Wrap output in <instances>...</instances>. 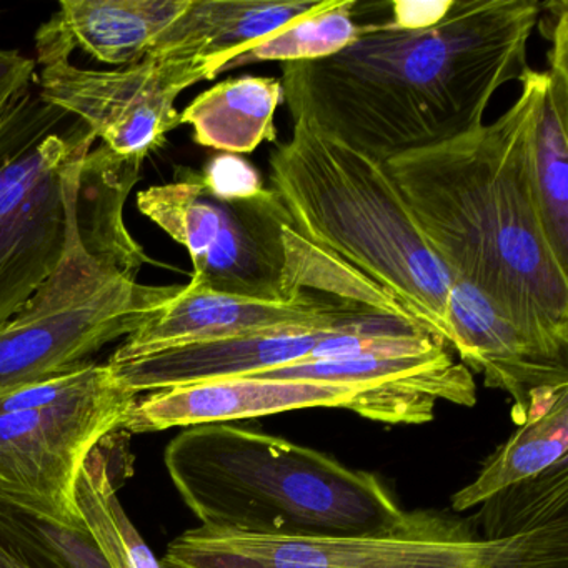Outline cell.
Segmentation results:
<instances>
[{"instance_id": "7a4b0ae2", "label": "cell", "mask_w": 568, "mask_h": 568, "mask_svg": "<svg viewBox=\"0 0 568 568\" xmlns=\"http://www.w3.org/2000/svg\"><path fill=\"white\" fill-rule=\"evenodd\" d=\"M491 124L385 164L455 281L477 288L535 351L568 364V268L558 262L531 184L535 115L547 71Z\"/></svg>"}, {"instance_id": "5b68a950", "label": "cell", "mask_w": 568, "mask_h": 568, "mask_svg": "<svg viewBox=\"0 0 568 568\" xmlns=\"http://www.w3.org/2000/svg\"><path fill=\"white\" fill-rule=\"evenodd\" d=\"M271 152L272 189L297 231L381 285L428 334L455 351V278L385 164L294 119Z\"/></svg>"}, {"instance_id": "cb8c5ba5", "label": "cell", "mask_w": 568, "mask_h": 568, "mask_svg": "<svg viewBox=\"0 0 568 568\" xmlns=\"http://www.w3.org/2000/svg\"><path fill=\"white\" fill-rule=\"evenodd\" d=\"M201 179L209 194L222 201L254 197L264 191L261 175L254 165L227 152L212 159L201 172Z\"/></svg>"}, {"instance_id": "83f0119b", "label": "cell", "mask_w": 568, "mask_h": 568, "mask_svg": "<svg viewBox=\"0 0 568 568\" xmlns=\"http://www.w3.org/2000/svg\"><path fill=\"white\" fill-rule=\"evenodd\" d=\"M161 564H162V568H174V567H171V565L165 564V561L161 560Z\"/></svg>"}, {"instance_id": "5bb4252c", "label": "cell", "mask_w": 568, "mask_h": 568, "mask_svg": "<svg viewBox=\"0 0 568 568\" xmlns=\"http://www.w3.org/2000/svg\"><path fill=\"white\" fill-rule=\"evenodd\" d=\"M448 307L457 337L455 352L462 364L484 375L487 387L508 394L517 425L527 417L535 392L568 385V364L535 351L510 321L467 282H454Z\"/></svg>"}, {"instance_id": "52a82bcc", "label": "cell", "mask_w": 568, "mask_h": 568, "mask_svg": "<svg viewBox=\"0 0 568 568\" xmlns=\"http://www.w3.org/2000/svg\"><path fill=\"white\" fill-rule=\"evenodd\" d=\"M162 561L174 568H568V517L485 538L471 521L408 511L384 534L285 538L197 527L175 537Z\"/></svg>"}, {"instance_id": "484cf974", "label": "cell", "mask_w": 568, "mask_h": 568, "mask_svg": "<svg viewBox=\"0 0 568 568\" xmlns=\"http://www.w3.org/2000/svg\"><path fill=\"white\" fill-rule=\"evenodd\" d=\"M36 82V62L14 51H0V114Z\"/></svg>"}, {"instance_id": "4316f807", "label": "cell", "mask_w": 568, "mask_h": 568, "mask_svg": "<svg viewBox=\"0 0 568 568\" xmlns=\"http://www.w3.org/2000/svg\"><path fill=\"white\" fill-rule=\"evenodd\" d=\"M0 568H55L0 530Z\"/></svg>"}, {"instance_id": "7c38bea8", "label": "cell", "mask_w": 568, "mask_h": 568, "mask_svg": "<svg viewBox=\"0 0 568 568\" xmlns=\"http://www.w3.org/2000/svg\"><path fill=\"white\" fill-rule=\"evenodd\" d=\"M378 317L400 315L324 295H304L291 302L255 301L219 294L189 282L182 285L179 294L154 318L125 338L111 361H124L195 342L287 328L325 331Z\"/></svg>"}, {"instance_id": "603a6c76", "label": "cell", "mask_w": 568, "mask_h": 568, "mask_svg": "<svg viewBox=\"0 0 568 568\" xmlns=\"http://www.w3.org/2000/svg\"><path fill=\"white\" fill-rule=\"evenodd\" d=\"M0 530L55 568H112L89 530H71L0 500Z\"/></svg>"}, {"instance_id": "4fadbf2b", "label": "cell", "mask_w": 568, "mask_h": 568, "mask_svg": "<svg viewBox=\"0 0 568 568\" xmlns=\"http://www.w3.org/2000/svg\"><path fill=\"white\" fill-rule=\"evenodd\" d=\"M341 328L344 327L325 331L287 328L195 342L124 361H109V367L129 390L151 394L179 385L248 377L285 365L304 364L324 338Z\"/></svg>"}, {"instance_id": "6da1fadb", "label": "cell", "mask_w": 568, "mask_h": 568, "mask_svg": "<svg viewBox=\"0 0 568 568\" xmlns=\"http://www.w3.org/2000/svg\"><path fill=\"white\" fill-rule=\"evenodd\" d=\"M540 14L535 0H454L420 31L367 22L334 55L281 62L282 94L292 121L387 164L480 128L495 92L527 71Z\"/></svg>"}, {"instance_id": "44dd1931", "label": "cell", "mask_w": 568, "mask_h": 568, "mask_svg": "<svg viewBox=\"0 0 568 568\" xmlns=\"http://www.w3.org/2000/svg\"><path fill=\"white\" fill-rule=\"evenodd\" d=\"M361 31L355 0H328V4L321 11L292 22L229 62L224 72L265 61L294 62L328 58L352 44Z\"/></svg>"}, {"instance_id": "d6986e66", "label": "cell", "mask_w": 568, "mask_h": 568, "mask_svg": "<svg viewBox=\"0 0 568 568\" xmlns=\"http://www.w3.org/2000/svg\"><path fill=\"white\" fill-rule=\"evenodd\" d=\"M128 447V432L119 430L92 450L78 481L79 508L112 568H162L119 504L118 480L132 471Z\"/></svg>"}, {"instance_id": "8992f818", "label": "cell", "mask_w": 568, "mask_h": 568, "mask_svg": "<svg viewBox=\"0 0 568 568\" xmlns=\"http://www.w3.org/2000/svg\"><path fill=\"white\" fill-rule=\"evenodd\" d=\"M138 207L187 248L199 287L267 302L324 295L415 322L381 285L307 241L272 187L222 201L201 172L182 169L174 181L139 192Z\"/></svg>"}, {"instance_id": "277c9868", "label": "cell", "mask_w": 568, "mask_h": 568, "mask_svg": "<svg viewBox=\"0 0 568 568\" xmlns=\"http://www.w3.org/2000/svg\"><path fill=\"white\" fill-rule=\"evenodd\" d=\"M175 490L201 527L257 537L384 534L408 511L371 471L277 435L207 424L165 448Z\"/></svg>"}, {"instance_id": "3957f363", "label": "cell", "mask_w": 568, "mask_h": 568, "mask_svg": "<svg viewBox=\"0 0 568 568\" xmlns=\"http://www.w3.org/2000/svg\"><path fill=\"white\" fill-rule=\"evenodd\" d=\"M141 164L104 145L85 158L61 261L0 328V385L88 364L104 345L138 332L181 291L182 285L138 281L151 258L125 229L122 209Z\"/></svg>"}, {"instance_id": "e0dca14e", "label": "cell", "mask_w": 568, "mask_h": 568, "mask_svg": "<svg viewBox=\"0 0 568 568\" xmlns=\"http://www.w3.org/2000/svg\"><path fill=\"white\" fill-rule=\"evenodd\" d=\"M191 0H64L55 18L74 48L104 64L142 61Z\"/></svg>"}, {"instance_id": "9a60e30c", "label": "cell", "mask_w": 568, "mask_h": 568, "mask_svg": "<svg viewBox=\"0 0 568 568\" xmlns=\"http://www.w3.org/2000/svg\"><path fill=\"white\" fill-rule=\"evenodd\" d=\"M327 4L328 0H191L149 54L204 59L219 75L268 36Z\"/></svg>"}, {"instance_id": "2e32d148", "label": "cell", "mask_w": 568, "mask_h": 568, "mask_svg": "<svg viewBox=\"0 0 568 568\" xmlns=\"http://www.w3.org/2000/svg\"><path fill=\"white\" fill-rule=\"evenodd\" d=\"M568 460V385L531 395L527 417L484 462L477 477L452 495L458 514Z\"/></svg>"}, {"instance_id": "ffe728a7", "label": "cell", "mask_w": 568, "mask_h": 568, "mask_svg": "<svg viewBox=\"0 0 568 568\" xmlns=\"http://www.w3.org/2000/svg\"><path fill=\"white\" fill-rule=\"evenodd\" d=\"M535 115L531 184L548 242L568 268V65H550Z\"/></svg>"}, {"instance_id": "30bf717a", "label": "cell", "mask_w": 568, "mask_h": 568, "mask_svg": "<svg viewBox=\"0 0 568 568\" xmlns=\"http://www.w3.org/2000/svg\"><path fill=\"white\" fill-rule=\"evenodd\" d=\"M39 95L79 119L104 148L122 159L144 161L181 125L175 101L185 89L217 78L204 59L148 54L125 68L82 69L72 64L74 44L55 16L38 32Z\"/></svg>"}, {"instance_id": "8fae6325", "label": "cell", "mask_w": 568, "mask_h": 568, "mask_svg": "<svg viewBox=\"0 0 568 568\" xmlns=\"http://www.w3.org/2000/svg\"><path fill=\"white\" fill-rule=\"evenodd\" d=\"M304 408H345L367 420L390 425L428 420L420 405L374 385L234 377L179 385L139 397L124 430L152 434L174 427L234 424Z\"/></svg>"}, {"instance_id": "ac0fdd59", "label": "cell", "mask_w": 568, "mask_h": 568, "mask_svg": "<svg viewBox=\"0 0 568 568\" xmlns=\"http://www.w3.org/2000/svg\"><path fill=\"white\" fill-rule=\"evenodd\" d=\"M282 101L281 79H229L195 98L182 112L181 124L191 125L202 148L251 154L264 142L277 141L275 112Z\"/></svg>"}, {"instance_id": "9c48e42d", "label": "cell", "mask_w": 568, "mask_h": 568, "mask_svg": "<svg viewBox=\"0 0 568 568\" xmlns=\"http://www.w3.org/2000/svg\"><path fill=\"white\" fill-rule=\"evenodd\" d=\"M34 85L0 114V328L61 261L72 192L95 141Z\"/></svg>"}, {"instance_id": "d4e9b609", "label": "cell", "mask_w": 568, "mask_h": 568, "mask_svg": "<svg viewBox=\"0 0 568 568\" xmlns=\"http://www.w3.org/2000/svg\"><path fill=\"white\" fill-rule=\"evenodd\" d=\"M454 0H395L388 24L402 31H420L438 24L447 14Z\"/></svg>"}, {"instance_id": "ba28073f", "label": "cell", "mask_w": 568, "mask_h": 568, "mask_svg": "<svg viewBox=\"0 0 568 568\" xmlns=\"http://www.w3.org/2000/svg\"><path fill=\"white\" fill-rule=\"evenodd\" d=\"M141 395L94 362L39 381L0 385V500L71 530L82 467Z\"/></svg>"}, {"instance_id": "7402d4cb", "label": "cell", "mask_w": 568, "mask_h": 568, "mask_svg": "<svg viewBox=\"0 0 568 568\" xmlns=\"http://www.w3.org/2000/svg\"><path fill=\"white\" fill-rule=\"evenodd\" d=\"M568 517V460L480 505L471 525L485 538L508 537Z\"/></svg>"}]
</instances>
